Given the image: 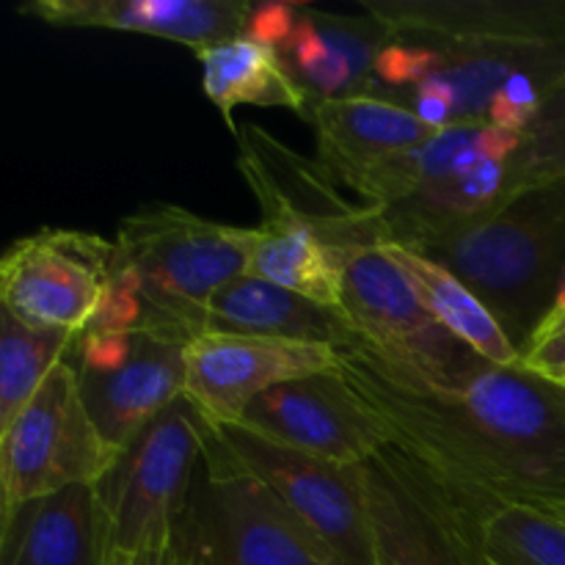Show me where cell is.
<instances>
[{"label": "cell", "instance_id": "obj_17", "mask_svg": "<svg viewBox=\"0 0 565 565\" xmlns=\"http://www.w3.org/2000/svg\"><path fill=\"white\" fill-rule=\"evenodd\" d=\"M516 154H483L428 182L403 202L379 210L384 243L428 254L467 226L480 224L513 196L511 163Z\"/></svg>", "mask_w": 565, "mask_h": 565}, {"label": "cell", "instance_id": "obj_11", "mask_svg": "<svg viewBox=\"0 0 565 565\" xmlns=\"http://www.w3.org/2000/svg\"><path fill=\"white\" fill-rule=\"evenodd\" d=\"M116 246L92 232L44 226L0 257V303L36 326L81 334L97 315Z\"/></svg>", "mask_w": 565, "mask_h": 565}, {"label": "cell", "instance_id": "obj_7", "mask_svg": "<svg viewBox=\"0 0 565 565\" xmlns=\"http://www.w3.org/2000/svg\"><path fill=\"white\" fill-rule=\"evenodd\" d=\"M207 419L185 395L119 452L97 489L114 550H138L174 527L191 505Z\"/></svg>", "mask_w": 565, "mask_h": 565}, {"label": "cell", "instance_id": "obj_3", "mask_svg": "<svg viewBox=\"0 0 565 565\" xmlns=\"http://www.w3.org/2000/svg\"><path fill=\"white\" fill-rule=\"evenodd\" d=\"M257 226L221 224L177 204H147L119 224L116 263L136 279L143 329L174 342L207 331L213 298L248 274Z\"/></svg>", "mask_w": 565, "mask_h": 565}, {"label": "cell", "instance_id": "obj_25", "mask_svg": "<svg viewBox=\"0 0 565 565\" xmlns=\"http://www.w3.org/2000/svg\"><path fill=\"white\" fill-rule=\"evenodd\" d=\"M77 334L36 326L0 307V428L31 403L70 353Z\"/></svg>", "mask_w": 565, "mask_h": 565}, {"label": "cell", "instance_id": "obj_2", "mask_svg": "<svg viewBox=\"0 0 565 565\" xmlns=\"http://www.w3.org/2000/svg\"><path fill=\"white\" fill-rule=\"evenodd\" d=\"M425 257L450 268L522 353L555 309L565 274V177L524 185Z\"/></svg>", "mask_w": 565, "mask_h": 565}, {"label": "cell", "instance_id": "obj_31", "mask_svg": "<svg viewBox=\"0 0 565 565\" xmlns=\"http://www.w3.org/2000/svg\"><path fill=\"white\" fill-rule=\"evenodd\" d=\"M298 11H301V6H296V3L254 6L252 17H248L246 33H243V36H248L252 42H257V44H265V47L279 50L281 44L290 39L292 28H296Z\"/></svg>", "mask_w": 565, "mask_h": 565}, {"label": "cell", "instance_id": "obj_21", "mask_svg": "<svg viewBox=\"0 0 565 565\" xmlns=\"http://www.w3.org/2000/svg\"><path fill=\"white\" fill-rule=\"evenodd\" d=\"M207 331L218 334L276 337V340L320 342L337 351L356 345L359 334L340 309L303 298L274 281L246 274L226 285L210 303Z\"/></svg>", "mask_w": 565, "mask_h": 565}, {"label": "cell", "instance_id": "obj_33", "mask_svg": "<svg viewBox=\"0 0 565 565\" xmlns=\"http://www.w3.org/2000/svg\"><path fill=\"white\" fill-rule=\"evenodd\" d=\"M557 381H561V384H563V386H565V375H563V379H557Z\"/></svg>", "mask_w": 565, "mask_h": 565}, {"label": "cell", "instance_id": "obj_10", "mask_svg": "<svg viewBox=\"0 0 565 565\" xmlns=\"http://www.w3.org/2000/svg\"><path fill=\"white\" fill-rule=\"evenodd\" d=\"M235 138L237 169L257 199L263 221L318 232L345 263L362 248L384 246L375 210L342 196V185L320 160L303 158L252 121L237 127Z\"/></svg>", "mask_w": 565, "mask_h": 565}, {"label": "cell", "instance_id": "obj_19", "mask_svg": "<svg viewBox=\"0 0 565 565\" xmlns=\"http://www.w3.org/2000/svg\"><path fill=\"white\" fill-rule=\"evenodd\" d=\"M108 516L94 486H72L0 513V565H108Z\"/></svg>", "mask_w": 565, "mask_h": 565}, {"label": "cell", "instance_id": "obj_9", "mask_svg": "<svg viewBox=\"0 0 565 565\" xmlns=\"http://www.w3.org/2000/svg\"><path fill=\"white\" fill-rule=\"evenodd\" d=\"M367 494L375 565H489L478 513L392 447L367 463Z\"/></svg>", "mask_w": 565, "mask_h": 565}, {"label": "cell", "instance_id": "obj_32", "mask_svg": "<svg viewBox=\"0 0 565 565\" xmlns=\"http://www.w3.org/2000/svg\"><path fill=\"white\" fill-rule=\"evenodd\" d=\"M544 511L555 513L557 519H563V522H565V500H563V502H557V505H552V508H544Z\"/></svg>", "mask_w": 565, "mask_h": 565}, {"label": "cell", "instance_id": "obj_26", "mask_svg": "<svg viewBox=\"0 0 565 565\" xmlns=\"http://www.w3.org/2000/svg\"><path fill=\"white\" fill-rule=\"evenodd\" d=\"M489 565H565V522L533 505H502L480 519Z\"/></svg>", "mask_w": 565, "mask_h": 565}, {"label": "cell", "instance_id": "obj_6", "mask_svg": "<svg viewBox=\"0 0 565 565\" xmlns=\"http://www.w3.org/2000/svg\"><path fill=\"white\" fill-rule=\"evenodd\" d=\"M116 458L88 417L75 370L64 359L31 403L0 428V513L72 486H97Z\"/></svg>", "mask_w": 565, "mask_h": 565}, {"label": "cell", "instance_id": "obj_22", "mask_svg": "<svg viewBox=\"0 0 565 565\" xmlns=\"http://www.w3.org/2000/svg\"><path fill=\"white\" fill-rule=\"evenodd\" d=\"M196 58L202 64L204 94L221 110L232 132L237 130L232 119L237 105L287 108L309 121L312 97L290 75L279 50L252 42L248 36H237L199 50Z\"/></svg>", "mask_w": 565, "mask_h": 565}, {"label": "cell", "instance_id": "obj_23", "mask_svg": "<svg viewBox=\"0 0 565 565\" xmlns=\"http://www.w3.org/2000/svg\"><path fill=\"white\" fill-rule=\"evenodd\" d=\"M381 252L406 274L412 281L414 292L419 301L425 303L430 315L445 326L450 334L467 342L480 359H486L494 367H511L519 364V351L500 326V320L489 312L483 301L436 259L425 257V254L412 252L397 243H384Z\"/></svg>", "mask_w": 565, "mask_h": 565}, {"label": "cell", "instance_id": "obj_5", "mask_svg": "<svg viewBox=\"0 0 565 565\" xmlns=\"http://www.w3.org/2000/svg\"><path fill=\"white\" fill-rule=\"evenodd\" d=\"M340 309L370 351L430 386L458 390L491 367L425 309L381 246L348 257Z\"/></svg>", "mask_w": 565, "mask_h": 565}, {"label": "cell", "instance_id": "obj_29", "mask_svg": "<svg viewBox=\"0 0 565 565\" xmlns=\"http://www.w3.org/2000/svg\"><path fill=\"white\" fill-rule=\"evenodd\" d=\"M519 362L533 373L546 379H563L565 375V312H552L539 326L527 345L519 353Z\"/></svg>", "mask_w": 565, "mask_h": 565}, {"label": "cell", "instance_id": "obj_13", "mask_svg": "<svg viewBox=\"0 0 565 565\" xmlns=\"http://www.w3.org/2000/svg\"><path fill=\"white\" fill-rule=\"evenodd\" d=\"M235 425L303 456L364 467L386 447L340 370L263 392Z\"/></svg>", "mask_w": 565, "mask_h": 565}, {"label": "cell", "instance_id": "obj_24", "mask_svg": "<svg viewBox=\"0 0 565 565\" xmlns=\"http://www.w3.org/2000/svg\"><path fill=\"white\" fill-rule=\"evenodd\" d=\"M248 274L312 298L323 307H342L345 257L307 226L259 221Z\"/></svg>", "mask_w": 565, "mask_h": 565}, {"label": "cell", "instance_id": "obj_14", "mask_svg": "<svg viewBox=\"0 0 565 565\" xmlns=\"http://www.w3.org/2000/svg\"><path fill=\"white\" fill-rule=\"evenodd\" d=\"M362 11L417 42H565V0H364Z\"/></svg>", "mask_w": 565, "mask_h": 565}, {"label": "cell", "instance_id": "obj_1", "mask_svg": "<svg viewBox=\"0 0 565 565\" xmlns=\"http://www.w3.org/2000/svg\"><path fill=\"white\" fill-rule=\"evenodd\" d=\"M337 370L386 447L417 463L480 519L502 505L565 500V386L522 362L486 367L458 390L412 379L364 342L337 351Z\"/></svg>", "mask_w": 565, "mask_h": 565}, {"label": "cell", "instance_id": "obj_15", "mask_svg": "<svg viewBox=\"0 0 565 565\" xmlns=\"http://www.w3.org/2000/svg\"><path fill=\"white\" fill-rule=\"evenodd\" d=\"M248 0H28L17 6L55 28H103L147 33L185 44L193 53L246 33Z\"/></svg>", "mask_w": 565, "mask_h": 565}, {"label": "cell", "instance_id": "obj_4", "mask_svg": "<svg viewBox=\"0 0 565 565\" xmlns=\"http://www.w3.org/2000/svg\"><path fill=\"white\" fill-rule=\"evenodd\" d=\"M182 535L188 565H337L210 423Z\"/></svg>", "mask_w": 565, "mask_h": 565}, {"label": "cell", "instance_id": "obj_16", "mask_svg": "<svg viewBox=\"0 0 565 565\" xmlns=\"http://www.w3.org/2000/svg\"><path fill=\"white\" fill-rule=\"evenodd\" d=\"M185 342L138 331L125 364L97 375L75 373L88 417L116 456L185 395Z\"/></svg>", "mask_w": 565, "mask_h": 565}, {"label": "cell", "instance_id": "obj_30", "mask_svg": "<svg viewBox=\"0 0 565 565\" xmlns=\"http://www.w3.org/2000/svg\"><path fill=\"white\" fill-rule=\"evenodd\" d=\"M108 565H188L182 519L158 539L147 541L138 550H114Z\"/></svg>", "mask_w": 565, "mask_h": 565}, {"label": "cell", "instance_id": "obj_20", "mask_svg": "<svg viewBox=\"0 0 565 565\" xmlns=\"http://www.w3.org/2000/svg\"><path fill=\"white\" fill-rule=\"evenodd\" d=\"M309 121L318 132V160L342 188L439 132L406 105L373 94L312 103Z\"/></svg>", "mask_w": 565, "mask_h": 565}, {"label": "cell", "instance_id": "obj_12", "mask_svg": "<svg viewBox=\"0 0 565 565\" xmlns=\"http://www.w3.org/2000/svg\"><path fill=\"white\" fill-rule=\"evenodd\" d=\"M334 367L320 342L204 331L185 348V397L210 425H235L263 392Z\"/></svg>", "mask_w": 565, "mask_h": 565}, {"label": "cell", "instance_id": "obj_8", "mask_svg": "<svg viewBox=\"0 0 565 565\" xmlns=\"http://www.w3.org/2000/svg\"><path fill=\"white\" fill-rule=\"evenodd\" d=\"M230 456L268 486L337 565H375L367 463L326 461L274 445L241 425H213Z\"/></svg>", "mask_w": 565, "mask_h": 565}, {"label": "cell", "instance_id": "obj_27", "mask_svg": "<svg viewBox=\"0 0 565 565\" xmlns=\"http://www.w3.org/2000/svg\"><path fill=\"white\" fill-rule=\"evenodd\" d=\"M555 177H565V81L550 94L541 114L527 127L511 163L513 193Z\"/></svg>", "mask_w": 565, "mask_h": 565}, {"label": "cell", "instance_id": "obj_18", "mask_svg": "<svg viewBox=\"0 0 565 565\" xmlns=\"http://www.w3.org/2000/svg\"><path fill=\"white\" fill-rule=\"evenodd\" d=\"M417 42V39H414ZM434 44L439 58L423 83L401 94H434L452 110V125L486 121L489 105L505 86L519 77H544L561 86L565 81V42L544 44H463V42H425Z\"/></svg>", "mask_w": 565, "mask_h": 565}, {"label": "cell", "instance_id": "obj_28", "mask_svg": "<svg viewBox=\"0 0 565 565\" xmlns=\"http://www.w3.org/2000/svg\"><path fill=\"white\" fill-rule=\"evenodd\" d=\"M143 329V301L138 292L136 279L125 265L114 259V274H110L105 296L99 301L97 315L88 323L86 331H141Z\"/></svg>", "mask_w": 565, "mask_h": 565}]
</instances>
